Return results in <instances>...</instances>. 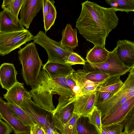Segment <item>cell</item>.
Listing matches in <instances>:
<instances>
[{"label": "cell", "mask_w": 134, "mask_h": 134, "mask_svg": "<svg viewBox=\"0 0 134 134\" xmlns=\"http://www.w3.org/2000/svg\"><path fill=\"white\" fill-rule=\"evenodd\" d=\"M86 61L80 55L74 52L71 53L69 56L65 63L71 66L76 64H85Z\"/></svg>", "instance_id": "4dcf8cb0"}, {"label": "cell", "mask_w": 134, "mask_h": 134, "mask_svg": "<svg viewBox=\"0 0 134 134\" xmlns=\"http://www.w3.org/2000/svg\"><path fill=\"white\" fill-rule=\"evenodd\" d=\"M116 54L125 65L134 66V42L128 40H118L115 47Z\"/></svg>", "instance_id": "5bb4252c"}, {"label": "cell", "mask_w": 134, "mask_h": 134, "mask_svg": "<svg viewBox=\"0 0 134 134\" xmlns=\"http://www.w3.org/2000/svg\"><path fill=\"white\" fill-rule=\"evenodd\" d=\"M6 104L17 117L24 123L30 127L35 125L26 113L20 107L7 102Z\"/></svg>", "instance_id": "4316f807"}, {"label": "cell", "mask_w": 134, "mask_h": 134, "mask_svg": "<svg viewBox=\"0 0 134 134\" xmlns=\"http://www.w3.org/2000/svg\"><path fill=\"white\" fill-rule=\"evenodd\" d=\"M60 42L62 47L73 52L74 49L78 46L76 29H73L70 24H67L62 32Z\"/></svg>", "instance_id": "d6986e66"}, {"label": "cell", "mask_w": 134, "mask_h": 134, "mask_svg": "<svg viewBox=\"0 0 134 134\" xmlns=\"http://www.w3.org/2000/svg\"><path fill=\"white\" fill-rule=\"evenodd\" d=\"M126 120L120 123L102 126V129L108 134H124L122 130Z\"/></svg>", "instance_id": "f546056e"}, {"label": "cell", "mask_w": 134, "mask_h": 134, "mask_svg": "<svg viewBox=\"0 0 134 134\" xmlns=\"http://www.w3.org/2000/svg\"><path fill=\"white\" fill-rule=\"evenodd\" d=\"M0 114L1 119L10 126L15 134H30V126L17 117L0 97Z\"/></svg>", "instance_id": "30bf717a"}, {"label": "cell", "mask_w": 134, "mask_h": 134, "mask_svg": "<svg viewBox=\"0 0 134 134\" xmlns=\"http://www.w3.org/2000/svg\"><path fill=\"white\" fill-rule=\"evenodd\" d=\"M100 84L98 85L88 86L82 87L81 90L82 95L91 93L96 90L98 91Z\"/></svg>", "instance_id": "e575fe53"}, {"label": "cell", "mask_w": 134, "mask_h": 134, "mask_svg": "<svg viewBox=\"0 0 134 134\" xmlns=\"http://www.w3.org/2000/svg\"><path fill=\"white\" fill-rule=\"evenodd\" d=\"M26 91L24 84L18 81L3 94L4 98L7 100V103L20 107Z\"/></svg>", "instance_id": "ac0fdd59"}, {"label": "cell", "mask_w": 134, "mask_h": 134, "mask_svg": "<svg viewBox=\"0 0 134 134\" xmlns=\"http://www.w3.org/2000/svg\"><path fill=\"white\" fill-rule=\"evenodd\" d=\"M65 78H52L44 70H41L29 92L34 102L53 113L55 108L52 100L53 94H57L60 96L68 97L75 96L67 85Z\"/></svg>", "instance_id": "7a4b0ae2"}, {"label": "cell", "mask_w": 134, "mask_h": 134, "mask_svg": "<svg viewBox=\"0 0 134 134\" xmlns=\"http://www.w3.org/2000/svg\"><path fill=\"white\" fill-rule=\"evenodd\" d=\"M43 69L53 78L66 77L75 71L71 65L66 63L47 62L43 65Z\"/></svg>", "instance_id": "e0dca14e"}, {"label": "cell", "mask_w": 134, "mask_h": 134, "mask_svg": "<svg viewBox=\"0 0 134 134\" xmlns=\"http://www.w3.org/2000/svg\"><path fill=\"white\" fill-rule=\"evenodd\" d=\"M123 82L120 76L110 77L100 84L98 91L110 93L113 94L117 92L121 88Z\"/></svg>", "instance_id": "44dd1931"}, {"label": "cell", "mask_w": 134, "mask_h": 134, "mask_svg": "<svg viewBox=\"0 0 134 134\" xmlns=\"http://www.w3.org/2000/svg\"><path fill=\"white\" fill-rule=\"evenodd\" d=\"M102 134H108L102 129Z\"/></svg>", "instance_id": "60d3db41"}, {"label": "cell", "mask_w": 134, "mask_h": 134, "mask_svg": "<svg viewBox=\"0 0 134 134\" xmlns=\"http://www.w3.org/2000/svg\"><path fill=\"white\" fill-rule=\"evenodd\" d=\"M109 51L105 47L94 46L88 52L86 61L91 64H98L105 62L107 59Z\"/></svg>", "instance_id": "ffe728a7"}, {"label": "cell", "mask_w": 134, "mask_h": 134, "mask_svg": "<svg viewBox=\"0 0 134 134\" xmlns=\"http://www.w3.org/2000/svg\"><path fill=\"white\" fill-rule=\"evenodd\" d=\"M113 95V94L109 92L98 91L96 104L104 102L112 96Z\"/></svg>", "instance_id": "d6a6232c"}, {"label": "cell", "mask_w": 134, "mask_h": 134, "mask_svg": "<svg viewBox=\"0 0 134 134\" xmlns=\"http://www.w3.org/2000/svg\"><path fill=\"white\" fill-rule=\"evenodd\" d=\"M80 70L85 79L96 83H101L110 76L107 74L101 72H88L83 69Z\"/></svg>", "instance_id": "d4e9b609"}, {"label": "cell", "mask_w": 134, "mask_h": 134, "mask_svg": "<svg viewBox=\"0 0 134 134\" xmlns=\"http://www.w3.org/2000/svg\"><path fill=\"white\" fill-rule=\"evenodd\" d=\"M18 54L23 77L26 85L31 86L36 80L43 65L35 43L27 44L20 49Z\"/></svg>", "instance_id": "3957f363"}, {"label": "cell", "mask_w": 134, "mask_h": 134, "mask_svg": "<svg viewBox=\"0 0 134 134\" xmlns=\"http://www.w3.org/2000/svg\"><path fill=\"white\" fill-rule=\"evenodd\" d=\"M34 36L27 30L4 33L0 32V55L4 56L33 40Z\"/></svg>", "instance_id": "ba28073f"}, {"label": "cell", "mask_w": 134, "mask_h": 134, "mask_svg": "<svg viewBox=\"0 0 134 134\" xmlns=\"http://www.w3.org/2000/svg\"><path fill=\"white\" fill-rule=\"evenodd\" d=\"M65 79L67 85L72 90L74 87L76 85V84L72 79L71 75L66 76Z\"/></svg>", "instance_id": "8d00e7d4"}, {"label": "cell", "mask_w": 134, "mask_h": 134, "mask_svg": "<svg viewBox=\"0 0 134 134\" xmlns=\"http://www.w3.org/2000/svg\"><path fill=\"white\" fill-rule=\"evenodd\" d=\"M134 111V96L114 112L101 119L102 126L120 123L126 120Z\"/></svg>", "instance_id": "4fadbf2b"}, {"label": "cell", "mask_w": 134, "mask_h": 134, "mask_svg": "<svg viewBox=\"0 0 134 134\" xmlns=\"http://www.w3.org/2000/svg\"><path fill=\"white\" fill-rule=\"evenodd\" d=\"M77 134H99L96 127L88 122L87 117L81 116L77 122Z\"/></svg>", "instance_id": "603a6c76"}, {"label": "cell", "mask_w": 134, "mask_h": 134, "mask_svg": "<svg viewBox=\"0 0 134 134\" xmlns=\"http://www.w3.org/2000/svg\"><path fill=\"white\" fill-rule=\"evenodd\" d=\"M24 0H4L1 7L3 10H6L18 18L19 12Z\"/></svg>", "instance_id": "484cf974"}, {"label": "cell", "mask_w": 134, "mask_h": 134, "mask_svg": "<svg viewBox=\"0 0 134 134\" xmlns=\"http://www.w3.org/2000/svg\"><path fill=\"white\" fill-rule=\"evenodd\" d=\"M80 117L73 113L71 119L64 127L61 134H77V122Z\"/></svg>", "instance_id": "f1b7e54d"}, {"label": "cell", "mask_w": 134, "mask_h": 134, "mask_svg": "<svg viewBox=\"0 0 134 134\" xmlns=\"http://www.w3.org/2000/svg\"><path fill=\"white\" fill-rule=\"evenodd\" d=\"M124 126V134H129L134 132V111L126 120Z\"/></svg>", "instance_id": "1f68e13d"}, {"label": "cell", "mask_w": 134, "mask_h": 134, "mask_svg": "<svg viewBox=\"0 0 134 134\" xmlns=\"http://www.w3.org/2000/svg\"><path fill=\"white\" fill-rule=\"evenodd\" d=\"M81 5L76 25L79 33L94 46L105 47L106 38L118 24L116 10L103 7L88 0Z\"/></svg>", "instance_id": "6da1fadb"}, {"label": "cell", "mask_w": 134, "mask_h": 134, "mask_svg": "<svg viewBox=\"0 0 134 134\" xmlns=\"http://www.w3.org/2000/svg\"><path fill=\"white\" fill-rule=\"evenodd\" d=\"M75 96L70 97L60 96L58 103L53 113L52 122L61 133L63 128L72 117Z\"/></svg>", "instance_id": "9c48e42d"}, {"label": "cell", "mask_w": 134, "mask_h": 134, "mask_svg": "<svg viewBox=\"0 0 134 134\" xmlns=\"http://www.w3.org/2000/svg\"><path fill=\"white\" fill-rule=\"evenodd\" d=\"M131 67L125 65L117 55L115 48L109 52L106 61L102 63L91 64L86 61L83 69L88 72L99 71L107 74L110 77L120 76L130 72Z\"/></svg>", "instance_id": "5b68a950"}, {"label": "cell", "mask_w": 134, "mask_h": 134, "mask_svg": "<svg viewBox=\"0 0 134 134\" xmlns=\"http://www.w3.org/2000/svg\"><path fill=\"white\" fill-rule=\"evenodd\" d=\"M0 119H1V115H0Z\"/></svg>", "instance_id": "7bdbcfd3"}, {"label": "cell", "mask_w": 134, "mask_h": 134, "mask_svg": "<svg viewBox=\"0 0 134 134\" xmlns=\"http://www.w3.org/2000/svg\"><path fill=\"white\" fill-rule=\"evenodd\" d=\"M111 8L116 11L125 12L127 13L134 11V0H105Z\"/></svg>", "instance_id": "7402d4cb"}, {"label": "cell", "mask_w": 134, "mask_h": 134, "mask_svg": "<svg viewBox=\"0 0 134 134\" xmlns=\"http://www.w3.org/2000/svg\"><path fill=\"white\" fill-rule=\"evenodd\" d=\"M43 18L46 16L48 9V0H43Z\"/></svg>", "instance_id": "ab89813d"}, {"label": "cell", "mask_w": 134, "mask_h": 134, "mask_svg": "<svg viewBox=\"0 0 134 134\" xmlns=\"http://www.w3.org/2000/svg\"><path fill=\"white\" fill-rule=\"evenodd\" d=\"M129 134H134V132Z\"/></svg>", "instance_id": "b9f144b4"}, {"label": "cell", "mask_w": 134, "mask_h": 134, "mask_svg": "<svg viewBox=\"0 0 134 134\" xmlns=\"http://www.w3.org/2000/svg\"><path fill=\"white\" fill-rule=\"evenodd\" d=\"M88 122L96 128L99 134H102L101 113L96 106L94 109L87 117Z\"/></svg>", "instance_id": "83f0119b"}, {"label": "cell", "mask_w": 134, "mask_h": 134, "mask_svg": "<svg viewBox=\"0 0 134 134\" xmlns=\"http://www.w3.org/2000/svg\"><path fill=\"white\" fill-rule=\"evenodd\" d=\"M43 0H24L20 9V21L27 29L42 8Z\"/></svg>", "instance_id": "7c38bea8"}, {"label": "cell", "mask_w": 134, "mask_h": 134, "mask_svg": "<svg viewBox=\"0 0 134 134\" xmlns=\"http://www.w3.org/2000/svg\"><path fill=\"white\" fill-rule=\"evenodd\" d=\"M48 9L47 14L44 19V27L45 33L54 25L56 18L57 12L54 5L55 1L48 0Z\"/></svg>", "instance_id": "cb8c5ba5"}, {"label": "cell", "mask_w": 134, "mask_h": 134, "mask_svg": "<svg viewBox=\"0 0 134 134\" xmlns=\"http://www.w3.org/2000/svg\"><path fill=\"white\" fill-rule=\"evenodd\" d=\"M72 90L76 97H79L83 95L80 87L77 84L74 87Z\"/></svg>", "instance_id": "f35d334b"}, {"label": "cell", "mask_w": 134, "mask_h": 134, "mask_svg": "<svg viewBox=\"0 0 134 134\" xmlns=\"http://www.w3.org/2000/svg\"><path fill=\"white\" fill-rule=\"evenodd\" d=\"M27 91L23 102L20 107L35 124L40 125L44 130L53 125V113L36 104L31 99Z\"/></svg>", "instance_id": "52a82bcc"}, {"label": "cell", "mask_w": 134, "mask_h": 134, "mask_svg": "<svg viewBox=\"0 0 134 134\" xmlns=\"http://www.w3.org/2000/svg\"><path fill=\"white\" fill-rule=\"evenodd\" d=\"M25 29L18 18L5 10L0 12V32H12Z\"/></svg>", "instance_id": "9a60e30c"}, {"label": "cell", "mask_w": 134, "mask_h": 134, "mask_svg": "<svg viewBox=\"0 0 134 134\" xmlns=\"http://www.w3.org/2000/svg\"><path fill=\"white\" fill-rule=\"evenodd\" d=\"M98 92L96 90L76 97L74 102L73 113L79 117H87L96 107Z\"/></svg>", "instance_id": "8fae6325"}, {"label": "cell", "mask_w": 134, "mask_h": 134, "mask_svg": "<svg viewBox=\"0 0 134 134\" xmlns=\"http://www.w3.org/2000/svg\"><path fill=\"white\" fill-rule=\"evenodd\" d=\"M120 90L104 102L96 106L101 113V119L114 112L134 96V66Z\"/></svg>", "instance_id": "277c9868"}, {"label": "cell", "mask_w": 134, "mask_h": 134, "mask_svg": "<svg viewBox=\"0 0 134 134\" xmlns=\"http://www.w3.org/2000/svg\"><path fill=\"white\" fill-rule=\"evenodd\" d=\"M17 71L14 64L4 63L0 66V84L7 91L17 82Z\"/></svg>", "instance_id": "2e32d148"}, {"label": "cell", "mask_w": 134, "mask_h": 134, "mask_svg": "<svg viewBox=\"0 0 134 134\" xmlns=\"http://www.w3.org/2000/svg\"><path fill=\"white\" fill-rule=\"evenodd\" d=\"M12 131L10 126L0 119V134H10Z\"/></svg>", "instance_id": "836d02e7"}, {"label": "cell", "mask_w": 134, "mask_h": 134, "mask_svg": "<svg viewBox=\"0 0 134 134\" xmlns=\"http://www.w3.org/2000/svg\"><path fill=\"white\" fill-rule=\"evenodd\" d=\"M30 134H45L44 130L39 125H35L31 127Z\"/></svg>", "instance_id": "d590c367"}, {"label": "cell", "mask_w": 134, "mask_h": 134, "mask_svg": "<svg viewBox=\"0 0 134 134\" xmlns=\"http://www.w3.org/2000/svg\"><path fill=\"white\" fill-rule=\"evenodd\" d=\"M34 42L43 48L48 55L47 62L65 63L68 57L72 52L62 47L60 42L53 40L46 34L40 31L34 36Z\"/></svg>", "instance_id": "8992f818"}, {"label": "cell", "mask_w": 134, "mask_h": 134, "mask_svg": "<svg viewBox=\"0 0 134 134\" xmlns=\"http://www.w3.org/2000/svg\"><path fill=\"white\" fill-rule=\"evenodd\" d=\"M53 125L44 130L45 134H61L57 131Z\"/></svg>", "instance_id": "74e56055"}]
</instances>
